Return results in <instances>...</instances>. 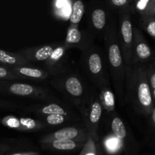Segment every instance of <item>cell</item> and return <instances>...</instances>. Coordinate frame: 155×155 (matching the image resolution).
I'll list each match as a JSON object with an SVG mask.
<instances>
[{
  "label": "cell",
  "mask_w": 155,
  "mask_h": 155,
  "mask_svg": "<svg viewBox=\"0 0 155 155\" xmlns=\"http://www.w3.org/2000/svg\"><path fill=\"white\" fill-rule=\"evenodd\" d=\"M85 142H78L70 139H62V140H54L47 144H43L44 148L57 150V151H74L77 148L83 147Z\"/></svg>",
  "instance_id": "e0dca14e"
},
{
  "label": "cell",
  "mask_w": 155,
  "mask_h": 155,
  "mask_svg": "<svg viewBox=\"0 0 155 155\" xmlns=\"http://www.w3.org/2000/svg\"><path fill=\"white\" fill-rule=\"evenodd\" d=\"M81 54L82 66L91 81L99 90L110 87L107 59L101 48L92 45Z\"/></svg>",
  "instance_id": "277c9868"
},
{
  "label": "cell",
  "mask_w": 155,
  "mask_h": 155,
  "mask_svg": "<svg viewBox=\"0 0 155 155\" xmlns=\"http://www.w3.org/2000/svg\"><path fill=\"white\" fill-rule=\"evenodd\" d=\"M89 138V134L86 128L83 127H69L60 129L51 134L48 135L42 138L41 142L43 144L49 143L54 140H62V139H70L86 143Z\"/></svg>",
  "instance_id": "9c48e42d"
},
{
  "label": "cell",
  "mask_w": 155,
  "mask_h": 155,
  "mask_svg": "<svg viewBox=\"0 0 155 155\" xmlns=\"http://www.w3.org/2000/svg\"><path fill=\"white\" fill-rule=\"evenodd\" d=\"M1 123L5 127L20 131H27L36 129L37 127H41V126H37L36 122L33 120L28 118H18L13 116H7L2 118L1 120Z\"/></svg>",
  "instance_id": "9a60e30c"
},
{
  "label": "cell",
  "mask_w": 155,
  "mask_h": 155,
  "mask_svg": "<svg viewBox=\"0 0 155 155\" xmlns=\"http://www.w3.org/2000/svg\"><path fill=\"white\" fill-rule=\"evenodd\" d=\"M107 50V59L109 74L111 77L116 96L120 103L124 101L126 83V64L120 45L119 34L115 28H107L104 35Z\"/></svg>",
  "instance_id": "7a4b0ae2"
},
{
  "label": "cell",
  "mask_w": 155,
  "mask_h": 155,
  "mask_svg": "<svg viewBox=\"0 0 155 155\" xmlns=\"http://www.w3.org/2000/svg\"><path fill=\"white\" fill-rule=\"evenodd\" d=\"M151 117L152 118L153 121H154V123L155 124V107H154V111H153V114H152V115H151Z\"/></svg>",
  "instance_id": "d6a6232c"
},
{
  "label": "cell",
  "mask_w": 155,
  "mask_h": 155,
  "mask_svg": "<svg viewBox=\"0 0 155 155\" xmlns=\"http://www.w3.org/2000/svg\"><path fill=\"white\" fill-rule=\"evenodd\" d=\"M124 100L139 115L151 117L154 101L146 71V64L126 66Z\"/></svg>",
  "instance_id": "6da1fadb"
},
{
  "label": "cell",
  "mask_w": 155,
  "mask_h": 155,
  "mask_svg": "<svg viewBox=\"0 0 155 155\" xmlns=\"http://www.w3.org/2000/svg\"><path fill=\"white\" fill-rule=\"evenodd\" d=\"M145 15H150V16L155 17V0L151 2L148 10H147L146 13H145Z\"/></svg>",
  "instance_id": "f1b7e54d"
},
{
  "label": "cell",
  "mask_w": 155,
  "mask_h": 155,
  "mask_svg": "<svg viewBox=\"0 0 155 155\" xmlns=\"http://www.w3.org/2000/svg\"><path fill=\"white\" fill-rule=\"evenodd\" d=\"M104 147L109 154H116L124 147L122 142L117 137H110L104 141Z\"/></svg>",
  "instance_id": "7402d4cb"
},
{
  "label": "cell",
  "mask_w": 155,
  "mask_h": 155,
  "mask_svg": "<svg viewBox=\"0 0 155 155\" xmlns=\"http://www.w3.org/2000/svg\"><path fill=\"white\" fill-rule=\"evenodd\" d=\"M146 71L155 107V61L146 64Z\"/></svg>",
  "instance_id": "603a6c76"
},
{
  "label": "cell",
  "mask_w": 155,
  "mask_h": 155,
  "mask_svg": "<svg viewBox=\"0 0 155 155\" xmlns=\"http://www.w3.org/2000/svg\"><path fill=\"white\" fill-rule=\"evenodd\" d=\"M10 149L8 145H0V155H3L5 152H6L7 151Z\"/></svg>",
  "instance_id": "1f68e13d"
},
{
  "label": "cell",
  "mask_w": 155,
  "mask_h": 155,
  "mask_svg": "<svg viewBox=\"0 0 155 155\" xmlns=\"http://www.w3.org/2000/svg\"><path fill=\"white\" fill-rule=\"evenodd\" d=\"M58 44L42 45L36 48H30L20 51L23 56L26 58L29 61H42L45 62L56 48Z\"/></svg>",
  "instance_id": "7c38bea8"
},
{
  "label": "cell",
  "mask_w": 155,
  "mask_h": 155,
  "mask_svg": "<svg viewBox=\"0 0 155 155\" xmlns=\"http://www.w3.org/2000/svg\"><path fill=\"white\" fill-rule=\"evenodd\" d=\"M0 65L8 68L31 66L30 62L21 53H12L2 49H0Z\"/></svg>",
  "instance_id": "2e32d148"
},
{
  "label": "cell",
  "mask_w": 155,
  "mask_h": 155,
  "mask_svg": "<svg viewBox=\"0 0 155 155\" xmlns=\"http://www.w3.org/2000/svg\"><path fill=\"white\" fill-rule=\"evenodd\" d=\"M119 34L120 45L126 66L133 65V45L134 30L131 21L125 18L121 21Z\"/></svg>",
  "instance_id": "52a82bcc"
},
{
  "label": "cell",
  "mask_w": 155,
  "mask_h": 155,
  "mask_svg": "<svg viewBox=\"0 0 155 155\" xmlns=\"http://www.w3.org/2000/svg\"><path fill=\"white\" fill-rule=\"evenodd\" d=\"M102 103L98 97L92 95L87 105L80 111L83 117L85 127L89 134V137L96 142L98 140V130L103 113Z\"/></svg>",
  "instance_id": "8992f818"
},
{
  "label": "cell",
  "mask_w": 155,
  "mask_h": 155,
  "mask_svg": "<svg viewBox=\"0 0 155 155\" xmlns=\"http://www.w3.org/2000/svg\"><path fill=\"white\" fill-rule=\"evenodd\" d=\"M45 121L50 126H58L67 122L71 118L61 114H50L44 117Z\"/></svg>",
  "instance_id": "d4e9b609"
},
{
  "label": "cell",
  "mask_w": 155,
  "mask_h": 155,
  "mask_svg": "<svg viewBox=\"0 0 155 155\" xmlns=\"http://www.w3.org/2000/svg\"><path fill=\"white\" fill-rule=\"evenodd\" d=\"M151 3V0H138L136 7H137L138 10L140 11L141 12H143L145 15Z\"/></svg>",
  "instance_id": "4316f807"
},
{
  "label": "cell",
  "mask_w": 155,
  "mask_h": 155,
  "mask_svg": "<svg viewBox=\"0 0 155 155\" xmlns=\"http://www.w3.org/2000/svg\"><path fill=\"white\" fill-rule=\"evenodd\" d=\"M67 49L68 48L65 46L64 43L57 45L49 58L45 62L46 71L50 74L55 76L65 71L63 66V59L66 54L65 53Z\"/></svg>",
  "instance_id": "8fae6325"
},
{
  "label": "cell",
  "mask_w": 155,
  "mask_h": 155,
  "mask_svg": "<svg viewBox=\"0 0 155 155\" xmlns=\"http://www.w3.org/2000/svg\"><path fill=\"white\" fill-rule=\"evenodd\" d=\"M8 155H39V153L37 152H20V153H13Z\"/></svg>",
  "instance_id": "4dcf8cb0"
},
{
  "label": "cell",
  "mask_w": 155,
  "mask_h": 155,
  "mask_svg": "<svg viewBox=\"0 0 155 155\" xmlns=\"http://www.w3.org/2000/svg\"><path fill=\"white\" fill-rule=\"evenodd\" d=\"M64 43L67 48H79L81 52L86 51L93 45L92 36L89 33L81 32L79 30L78 26L72 24H71L68 28Z\"/></svg>",
  "instance_id": "30bf717a"
},
{
  "label": "cell",
  "mask_w": 155,
  "mask_h": 155,
  "mask_svg": "<svg viewBox=\"0 0 155 155\" xmlns=\"http://www.w3.org/2000/svg\"><path fill=\"white\" fill-rule=\"evenodd\" d=\"M111 2L115 6L121 7V6H124L127 4V0H111Z\"/></svg>",
  "instance_id": "f546056e"
},
{
  "label": "cell",
  "mask_w": 155,
  "mask_h": 155,
  "mask_svg": "<svg viewBox=\"0 0 155 155\" xmlns=\"http://www.w3.org/2000/svg\"><path fill=\"white\" fill-rule=\"evenodd\" d=\"M22 80L21 77L14 74L10 68L0 65V80Z\"/></svg>",
  "instance_id": "484cf974"
},
{
  "label": "cell",
  "mask_w": 155,
  "mask_h": 155,
  "mask_svg": "<svg viewBox=\"0 0 155 155\" xmlns=\"http://www.w3.org/2000/svg\"><path fill=\"white\" fill-rule=\"evenodd\" d=\"M91 21H92L93 28L104 36V35L105 34L104 30L107 24V18H106V14L104 11L101 8L95 9L92 14Z\"/></svg>",
  "instance_id": "ac0fdd59"
},
{
  "label": "cell",
  "mask_w": 155,
  "mask_h": 155,
  "mask_svg": "<svg viewBox=\"0 0 155 155\" xmlns=\"http://www.w3.org/2000/svg\"><path fill=\"white\" fill-rule=\"evenodd\" d=\"M142 21V27L155 40V17L146 15Z\"/></svg>",
  "instance_id": "cb8c5ba5"
},
{
  "label": "cell",
  "mask_w": 155,
  "mask_h": 155,
  "mask_svg": "<svg viewBox=\"0 0 155 155\" xmlns=\"http://www.w3.org/2000/svg\"><path fill=\"white\" fill-rule=\"evenodd\" d=\"M83 15H84V5L81 0H77L73 4L72 11L70 15V21L71 24L78 26Z\"/></svg>",
  "instance_id": "ffe728a7"
},
{
  "label": "cell",
  "mask_w": 155,
  "mask_h": 155,
  "mask_svg": "<svg viewBox=\"0 0 155 155\" xmlns=\"http://www.w3.org/2000/svg\"><path fill=\"white\" fill-rule=\"evenodd\" d=\"M11 71L21 79L44 80L48 78L50 74L46 70L33 68L31 66H20L10 68Z\"/></svg>",
  "instance_id": "5bb4252c"
},
{
  "label": "cell",
  "mask_w": 155,
  "mask_h": 155,
  "mask_svg": "<svg viewBox=\"0 0 155 155\" xmlns=\"http://www.w3.org/2000/svg\"><path fill=\"white\" fill-rule=\"evenodd\" d=\"M99 91L101 93V101L103 107H105L107 110H114L115 106V98L114 94L110 89V87L104 88Z\"/></svg>",
  "instance_id": "44dd1931"
},
{
  "label": "cell",
  "mask_w": 155,
  "mask_h": 155,
  "mask_svg": "<svg viewBox=\"0 0 155 155\" xmlns=\"http://www.w3.org/2000/svg\"><path fill=\"white\" fill-rule=\"evenodd\" d=\"M17 105L13 103H11L10 101H6L4 100L0 99V107H3V108H13V107H16Z\"/></svg>",
  "instance_id": "83f0119b"
},
{
  "label": "cell",
  "mask_w": 155,
  "mask_h": 155,
  "mask_svg": "<svg viewBox=\"0 0 155 155\" xmlns=\"http://www.w3.org/2000/svg\"><path fill=\"white\" fill-rule=\"evenodd\" d=\"M27 111L36 113V114L41 116H47L50 114H61L66 116L72 119V114H70L68 109L55 104V103H50V104H39L36 106H30L26 109Z\"/></svg>",
  "instance_id": "4fadbf2b"
},
{
  "label": "cell",
  "mask_w": 155,
  "mask_h": 155,
  "mask_svg": "<svg viewBox=\"0 0 155 155\" xmlns=\"http://www.w3.org/2000/svg\"><path fill=\"white\" fill-rule=\"evenodd\" d=\"M0 92L41 101H48L53 98L46 89L27 83H9L8 80H0Z\"/></svg>",
  "instance_id": "5b68a950"
},
{
  "label": "cell",
  "mask_w": 155,
  "mask_h": 155,
  "mask_svg": "<svg viewBox=\"0 0 155 155\" xmlns=\"http://www.w3.org/2000/svg\"><path fill=\"white\" fill-rule=\"evenodd\" d=\"M51 83L68 100L81 111L89 103L92 95L86 89L82 79L74 73L66 71L53 76Z\"/></svg>",
  "instance_id": "3957f363"
},
{
  "label": "cell",
  "mask_w": 155,
  "mask_h": 155,
  "mask_svg": "<svg viewBox=\"0 0 155 155\" xmlns=\"http://www.w3.org/2000/svg\"><path fill=\"white\" fill-rule=\"evenodd\" d=\"M111 130L115 137L120 139L124 146V144L127 140L128 133H127V128H126L124 122L119 117L114 116L113 118H112Z\"/></svg>",
  "instance_id": "d6986e66"
},
{
  "label": "cell",
  "mask_w": 155,
  "mask_h": 155,
  "mask_svg": "<svg viewBox=\"0 0 155 155\" xmlns=\"http://www.w3.org/2000/svg\"><path fill=\"white\" fill-rule=\"evenodd\" d=\"M134 39L133 45V64H146L152 61L153 51L151 47L147 43L143 34L140 30L133 27Z\"/></svg>",
  "instance_id": "ba28073f"
}]
</instances>
